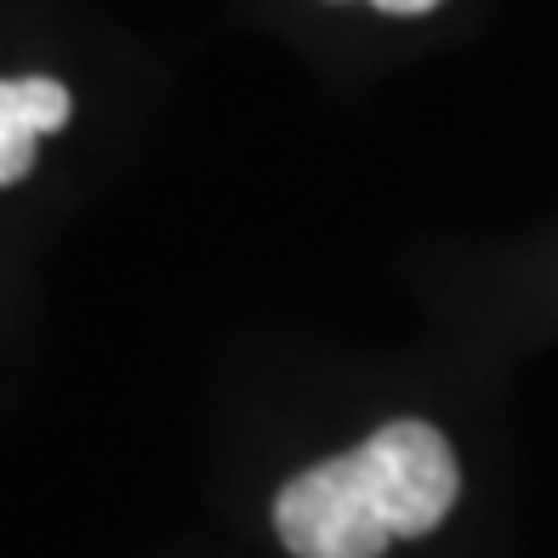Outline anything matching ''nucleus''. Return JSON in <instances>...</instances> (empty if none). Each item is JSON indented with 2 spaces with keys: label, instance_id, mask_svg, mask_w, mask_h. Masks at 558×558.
Wrapping results in <instances>:
<instances>
[{
  "label": "nucleus",
  "instance_id": "f03ea898",
  "mask_svg": "<svg viewBox=\"0 0 558 558\" xmlns=\"http://www.w3.org/2000/svg\"><path fill=\"white\" fill-rule=\"evenodd\" d=\"M69 120V92L46 74L29 81H0V189L29 177L35 166V143L46 132H58Z\"/></svg>",
  "mask_w": 558,
  "mask_h": 558
},
{
  "label": "nucleus",
  "instance_id": "f257e3e1",
  "mask_svg": "<svg viewBox=\"0 0 558 558\" xmlns=\"http://www.w3.org/2000/svg\"><path fill=\"white\" fill-rule=\"evenodd\" d=\"M462 473L439 427L388 422L360 450L296 473L274 501V530L296 558H383L404 536L439 530Z\"/></svg>",
  "mask_w": 558,
  "mask_h": 558
},
{
  "label": "nucleus",
  "instance_id": "7ed1b4c3",
  "mask_svg": "<svg viewBox=\"0 0 558 558\" xmlns=\"http://www.w3.org/2000/svg\"><path fill=\"white\" fill-rule=\"evenodd\" d=\"M371 7H383V12H399V17H416V12H434L439 0H371Z\"/></svg>",
  "mask_w": 558,
  "mask_h": 558
}]
</instances>
